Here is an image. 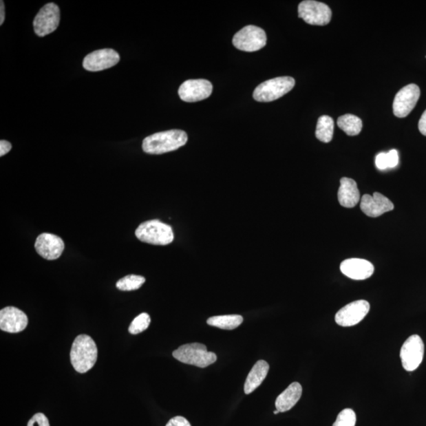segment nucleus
<instances>
[{
    "label": "nucleus",
    "mask_w": 426,
    "mask_h": 426,
    "mask_svg": "<svg viewBox=\"0 0 426 426\" xmlns=\"http://www.w3.org/2000/svg\"><path fill=\"white\" fill-rule=\"evenodd\" d=\"M279 413H280V412L278 411V409H277V411H275V412H273V414H279Z\"/></svg>",
    "instance_id": "473e14b6"
},
{
    "label": "nucleus",
    "mask_w": 426,
    "mask_h": 426,
    "mask_svg": "<svg viewBox=\"0 0 426 426\" xmlns=\"http://www.w3.org/2000/svg\"><path fill=\"white\" fill-rule=\"evenodd\" d=\"M213 85L206 79H191L183 83L179 89L181 100L189 102H198L207 99L213 93Z\"/></svg>",
    "instance_id": "f8f14e48"
},
{
    "label": "nucleus",
    "mask_w": 426,
    "mask_h": 426,
    "mask_svg": "<svg viewBox=\"0 0 426 426\" xmlns=\"http://www.w3.org/2000/svg\"><path fill=\"white\" fill-rule=\"evenodd\" d=\"M361 210L370 217H379L380 215L394 209V204L381 193L375 192L373 196L365 194L361 199Z\"/></svg>",
    "instance_id": "dca6fc26"
},
{
    "label": "nucleus",
    "mask_w": 426,
    "mask_h": 426,
    "mask_svg": "<svg viewBox=\"0 0 426 426\" xmlns=\"http://www.w3.org/2000/svg\"><path fill=\"white\" fill-rule=\"evenodd\" d=\"M120 61V56L117 52L106 48L86 56L83 61V67L86 71L92 72H101L116 66Z\"/></svg>",
    "instance_id": "ddd939ff"
},
{
    "label": "nucleus",
    "mask_w": 426,
    "mask_h": 426,
    "mask_svg": "<svg viewBox=\"0 0 426 426\" xmlns=\"http://www.w3.org/2000/svg\"><path fill=\"white\" fill-rule=\"evenodd\" d=\"M28 317L23 311L14 306H8L0 311V330L9 333H19L28 326Z\"/></svg>",
    "instance_id": "4468645a"
},
{
    "label": "nucleus",
    "mask_w": 426,
    "mask_h": 426,
    "mask_svg": "<svg viewBox=\"0 0 426 426\" xmlns=\"http://www.w3.org/2000/svg\"><path fill=\"white\" fill-rule=\"evenodd\" d=\"M370 310V305L368 301H354L339 310L336 315L335 320L337 325L342 327L354 326L364 319Z\"/></svg>",
    "instance_id": "9d476101"
},
{
    "label": "nucleus",
    "mask_w": 426,
    "mask_h": 426,
    "mask_svg": "<svg viewBox=\"0 0 426 426\" xmlns=\"http://www.w3.org/2000/svg\"><path fill=\"white\" fill-rule=\"evenodd\" d=\"M299 17L307 24L312 25H326L330 23L332 10L326 3L306 0L299 5Z\"/></svg>",
    "instance_id": "0eeeda50"
},
{
    "label": "nucleus",
    "mask_w": 426,
    "mask_h": 426,
    "mask_svg": "<svg viewBox=\"0 0 426 426\" xmlns=\"http://www.w3.org/2000/svg\"><path fill=\"white\" fill-rule=\"evenodd\" d=\"M269 371V365L266 361L260 360L253 365L245 382L244 392L246 395L251 394L265 381Z\"/></svg>",
    "instance_id": "aec40b11"
},
{
    "label": "nucleus",
    "mask_w": 426,
    "mask_h": 426,
    "mask_svg": "<svg viewBox=\"0 0 426 426\" xmlns=\"http://www.w3.org/2000/svg\"><path fill=\"white\" fill-rule=\"evenodd\" d=\"M334 134V121L328 116H322L318 118L316 137L323 143L330 142Z\"/></svg>",
    "instance_id": "5701e85b"
},
{
    "label": "nucleus",
    "mask_w": 426,
    "mask_h": 426,
    "mask_svg": "<svg viewBox=\"0 0 426 426\" xmlns=\"http://www.w3.org/2000/svg\"><path fill=\"white\" fill-rule=\"evenodd\" d=\"M341 270L350 279L364 280L372 277L374 273V266L364 259L350 258L341 263Z\"/></svg>",
    "instance_id": "f3484780"
},
{
    "label": "nucleus",
    "mask_w": 426,
    "mask_h": 426,
    "mask_svg": "<svg viewBox=\"0 0 426 426\" xmlns=\"http://www.w3.org/2000/svg\"><path fill=\"white\" fill-rule=\"evenodd\" d=\"M61 21V10L56 4L50 3L45 5L34 21L35 34L39 36H45L58 28Z\"/></svg>",
    "instance_id": "6e6552de"
},
{
    "label": "nucleus",
    "mask_w": 426,
    "mask_h": 426,
    "mask_svg": "<svg viewBox=\"0 0 426 426\" xmlns=\"http://www.w3.org/2000/svg\"><path fill=\"white\" fill-rule=\"evenodd\" d=\"M338 200L344 208H354L360 201L357 183L349 178H342L338 191Z\"/></svg>",
    "instance_id": "a211bd4d"
},
{
    "label": "nucleus",
    "mask_w": 426,
    "mask_h": 426,
    "mask_svg": "<svg viewBox=\"0 0 426 426\" xmlns=\"http://www.w3.org/2000/svg\"><path fill=\"white\" fill-rule=\"evenodd\" d=\"M98 350L94 339L80 335L74 339L71 350V363L79 374L87 373L96 363Z\"/></svg>",
    "instance_id": "f03ea898"
},
{
    "label": "nucleus",
    "mask_w": 426,
    "mask_h": 426,
    "mask_svg": "<svg viewBox=\"0 0 426 426\" xmlns=\"http://www.w3.org/2000/svg\"><path fill=\"white\" fill-rule=\"evenodd\" d=\"M172 355L182 363L200 368H206L217 360V354L208 352L206 345L199 343L182 345Z\"/></svg>",
    "instance_id": "20e7f679"
},
{
    "label": "nucleus",
    "mask_w": 426,
    "mask_h": 426,
    "mask_svg": "<svg viewBox=\"0 0 426 426\" xmlns=\"http://www.w3.org/2000/svg\"><path fill=\"white\" fill-rule=\"evenodd\" d=\"M295 85V81L291 77L273 78L259 85L253 96L258 102H271L288 94Z\"/></svg>",
    "instance_id": "39448f33"
},
{
    "label": "nucleus",
    "mask_w": 426,
    "mask_h": 426,
    "mask_svg": "<svg viewBox=\"0 0 426 426\" xmlns=\"http://www.w3.org/2000/svg\"><path fill=\"white\" fill-rule=\"evenodd\" d=\"M166 426H191L189 420L182 416L171 418Z\"/></svg>",
    "instance_id": "c85d7f7f"
},
{
    "label": "nucleus",
    "mask_w": 426,
    "mask_h": 426,
    "mask_svg": "<svg viewBox=\"0 0 426 426\" xmlns=\"http://www.w3.org/2000/svg\"><path fill=\"white\" fill-rule=\"evenodd\" d=\"M356 414L352 409H344L338 414L332 426H355Z\"/></svg>",
    "instance_id": "bb28decb"
},
{
    "label": "nucleus",
    "mask_w": 426,
    "mask_h": 426,
    "mask_svg": "<svg viewBox=\"0 0 426 426\" xmlns=\"http://www.w3.org/2000/svg\"><path fill=\"white\" fill-rule=\"evenodd\" d=\"M0 25H3L5 20V5L3 1L0 2Z\"/></svg>",
    "instance_id": "2f4dec72"
},
{
    "label": "nucleus",
    "mask_w": 426,
    "mask_h": 426,
    "mask_svg": "<svg viewBox=\"0 0 426 426\" xmlns=\"http://www.w3.org/2000/svg\"><path fill=\"white\" fill-rule=\"evenodd\" d=\"M27 426H50V424L44 414L37 413L30 418Z\"/></svg>",
    "instance_id": "cd10ccee"
},
{
    "label": "nucleus",
    "mask_w": 426,
    "mask_h": 426,
    "mask_svg": "<svg viewBox=\"0 0 426 426\" xmlns=\"http://www.w3.org/2000/svg\"><path fill=\"white\" fill-rule=\"evenodd\" d=\"M424 357V343L418 335L409 337L403 343L401 359L404 370L412 372L418 368Z\"/></svg>",
    "instance_id": "1a4fd4ad"
},
{
    "label": "nucleus",
    "mask_w": 426,
    "mask_h": 426,
    "mask_svg": "<svg viewBox=\"0 0 426 426\" xmlns=\"http://www.w3.org/2000/svg\"><path fill=\"white\" fill-rule=\"evenodd\" d=\"M266 32L255 25H247L233 37V45L237 50L253 52L266 45Z\"/></svg>",
    "instance_id": "423d86ee"
},
{
    "label": "nucleus",
    "mask_w": 426,
    "mask_h": 426,
    "mask_svg": "<svg viewBox=\"0 0 426 426\" xmlns=\"http://www.w3.org/2000/svg\"><path fill=\"white\" fill-rule=\"evenodd\" d=\"M151 318L147 312L138 315L134 318V321L129 327V332L132 335H137L147 330L150 325Z\"/></svg>",
    "instance_id": "a878e982"
},
{
    "label": "nucleus",
    "mask_w": 426,
    "mask_h": 426,
    "mask_svg": "<svg viewBox=\"0 0 426 426\" xmlns=\"http://www.w3.org/2000/svg\"><path fill=\"white\" fill-rule=\"evenodd\" d=\"M398 164L397 150L392 149L388 153H381L376 156V166L380 170L393 169Z\"/></svg>",
    "instance_id": "b1692460"
},
{
    "label": "nucleus",
    "mask_w": 426,
    "mask_h": 426,
    "mask_svg": "<svg viewBox=\"0 0 426 426\" xmlns=\"http://www.w3.org/2000/svg\"><path fill=\"white\" fill-rule=\"evenodd\" d=\"M12 148V144L8 141H5V140H2V141L0 142V156H3L8 153Z\"/></svg>",
    "instance_id": "c756f323"
},
{
    "label": "nucleus",
    "mask_w": 426,
    "mask_h": 426,
    "mask_svg": "<svg viewBox=\"0 0 426 426\" xmlns=\"http://www.w3.org/2000/svg\"><path fill=\"white\" fill-rule=\"evenodd\" d=\"M145 282V278L137 275H128L118 280L116 288L123 291L136 290L142 287Z\"/></svg>",
    "instance_id": "393cba45"
},
{
    "label": "nucleus",
    "mask_w": 426,
    "mask_h": 426,
    "mask_svg": "<svg viewBox=\"0 0 426 426\" xmlns=\"http://www.w3.org/2000/svg\"><path fill=\"white\" fill-rule=\"evenodd\" d=\"M242 322L244 317L236 315L212 317L207 320L209 326L224 330H233L241 326Z\"/></svg>",
    "instance_id": "412c9836"
},
{
    "label": "nucleus",
    "mask_w": 426,
    "mask_h": 426,
    "mask_svg": "<svg viewBox=\"0 0 426 426\" xmlns=\"http://www.w3.org/2000/svg\"><path fill=\"white\" fill-rule=\"evenodd\" d=\"M418 129L420 134L426 136V110L424 111L422 117H420L418 123Z\"/></svg>",
    "instance_id": "7c9ffc66"
},
{
    "label": "nucleus",
    "mask_w": 426,
    "mask_h": 426,
    "mask_svg": "<svg viewBox=\"0 0 426 426\" xmlns=\"http://www.w3.org/2000/svg\"><path fill=\"white\" fill-rule=\"evenodd\" d=\"M338 127L349 136H356L362 131L363 122L359 117L346 114L338 118Z\"/></svg>",
    "instance_id": "4be33fe9"
},
{
    "label": "nucleus",
    "mask_w": 426,
    "mask_h": 426,
    "mask_svg": "<svg viewBox=\"0 0 426 426\" xmlns=\"http://www.w3.org/2000/svg\"><path fill=\"white\" fill-rule=\"evenodd\" d=\"M64 242L61 237L50 233H43L37 237L35 249L46 260H56L62 255Z\"/></svg>",
    "instance_id": "2eb2a0df"
},
{
    "label": "nucleus",
    "mask_w": 426,
    "mask_h": 426,
    "mask_svg": "<svg viewBox=\"0 0 426 426\" xmlns=\"http://www.w3.org/2000/svg\"><path fill=\"white\" fill-rule=\"evenodd\" d=\"M188 136L181 129L156 133L144 139L142 149L145 153L160 155L172 152L185 145Z\"/></svg>",
    "instance_id": "f257e3e1"
},
{
    "label": "nucleus",
    "mask_w": 426,
    "mask_h": 426,
    "mask_svg": "<svg viewBox=\"0 0 426 426\" xmlns=\"http://www.w3.org/2000/svg\"><path fill=\"white\" fill-rule=\"evenodd\" d=\"M420 94L417 85L409 84L398 92L393 101V113L398 118H405L411 113Z\"/></svg>",
    "instance_id": "9b49d317"
},
{
    "label": "nucleus",
    "mask_w": 426,
    "mask_h": 426,
    "mask_svg": "<svg viewBox=\"0 0 426 426\" xmlns=\"http://www.w3.org/2000/svg\"><path fill=\"white\" fill-rule=\"evenodd\" d=\"M137 238L145 244L166 246L174 240V233L169 224L160 220H149L139 225L136 231Z\"/></svg>",
    "instance_id": "7ed1b4c3"
},
{
    "label": "nucleus",
    "mask_w": 426,
    "mask_h": 426,
    "mask_svg": "<svg viewBox=\"0 0 426 426\" xmlns=\"http://www.w3.org/2000/svg\"><path fill=\"white\" fill-rule=\"evenodd\" d=\"M301 394H303V387L298 382L292 383L277 397V409L280 413L290 411L299 401Z\"/></svg>",
    "instance_id": "6ab92c4d"
}]
</instances>
